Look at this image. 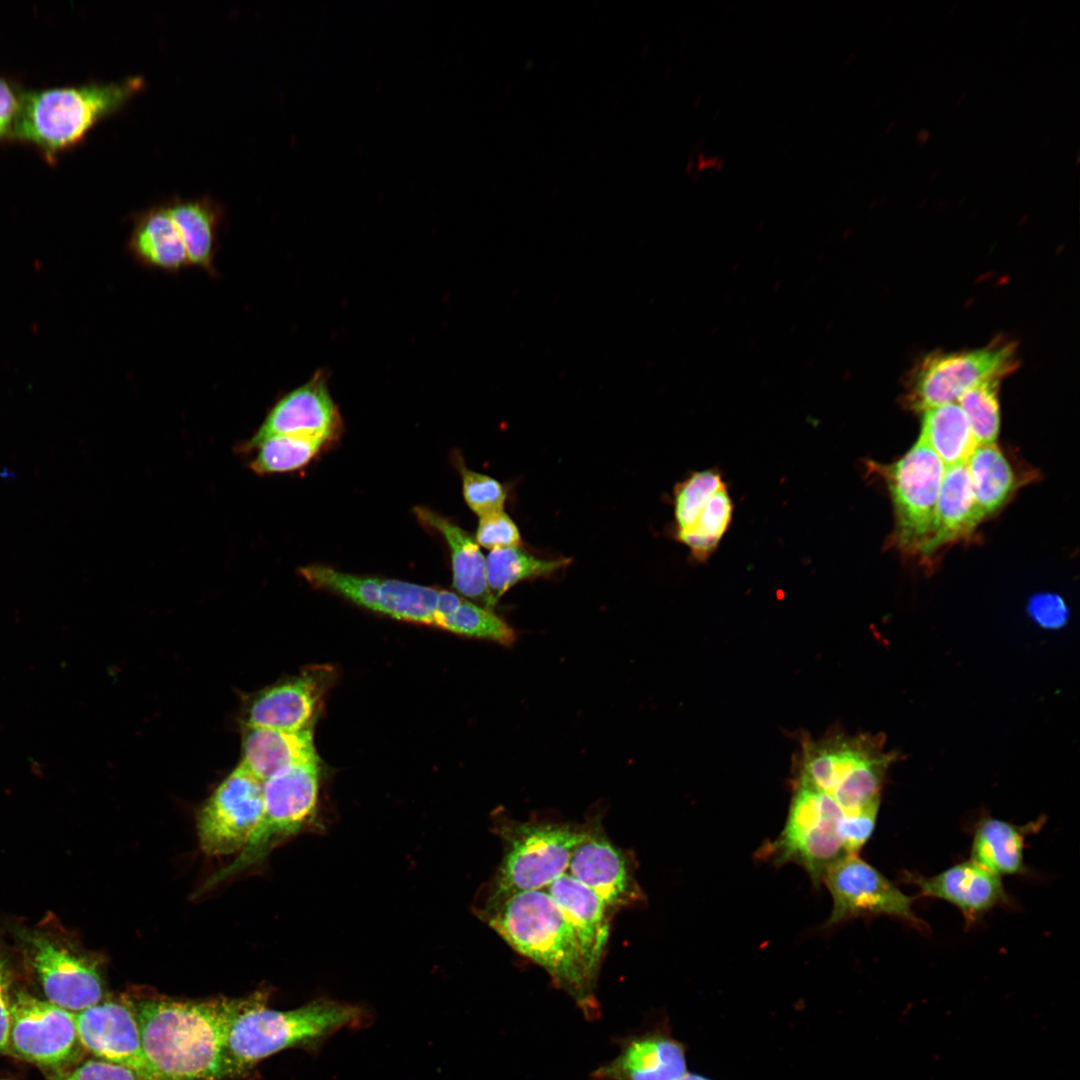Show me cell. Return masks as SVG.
<instances>
[{"mask_svg":"<svg viewBox=\"0 0 1080 1080\" xmlns=\"http://www.w3.org/2000/svg\"><path fill=\"white\" fill-rule=\"evenodd\" d=\"M259 994L205 1001L145 998L130 1003L145 1056L160 1080L234 1077L228 1036L238 1014Z\"/></svg>","mask_w":1080,"mask_h":1080,"instance_id":"cell-1","label":"cell"},{"mask_svg":"<svg viewBox=\"0 0 1080 1080\" xmlns=\"http://www.w3.org/2000/svg\"><path fill=\"white\" fill-rule=\"evenodd\" d=\"M481 914L512 949L542 967L586 1018L598 1017V976L589 968L571 924L549 893L544 889L518 893L485 904Z\"/></svg>","mask_w":1080,"mask_h":1080,"instance_id":"cell-2","label":"cell"},{"mask_svg":"<svg viewBox=\"0 0 1080 1080\" xmlns=\"http://www.w3.org/2000/svg\"><path fill=\"white\" fill-rule=\"evenodd\" d=\"M143 86L142 77L132 76L106 83L20 91L12 139L33 144L53 161Z\"/></svg>","mask_w":1080,"mask_h":1080,"instance_id":"cell-3","label":"cell"},{"mask_svg":"<svg viewBox=\"0 0 1080 1080\" xmlns=\"http://www.w3.org/2000/svg\"><path fill=\"white\" fill-rule=\"evenodd\" d=\"M263 995L235 1018L228 1036V1057L234 1075L277 1052L316 1047L343 1028L360 1027L368 1019L360 1006L315 1000L292 1010L269 1009Z\"/></svg>","mask_w":1080,"mask_h":1080,"instance_id":"cell-4","label":"cell"},{"mask_svg":"<svg viewBox=\"0 0 1080 1080\" xmlns=\"http://www.w3.org/2000/svg\"><path fill=\"white\" fill-rule=\"evenodd\" d=\"M498 833L504 853L486 904L545 889L566 873L571 854L583 836L584 825L502 817Z\"/></svg>","mask_w":1080,"mask_h":1080,"instance_id":"cell-5","label":"cell"},{"mask_svg":"<svg viewBox=\"0 0 1080 1080\" xmlns=\"http://www.w3.org/2000/svg\"><path fill=\"white\" fill-rule=\"evenodd\" d=\"M320 779L317 757L294 764L263 783L264 805L247 844L206 883L211 887L261 863L280 842L301 831L316 815Z\"/></svg>","mask_w":1080,"mask_h":1080,"instance_id":"cell-6","label":"cell"},{"mask_svg":"<svg viewBox=\"0 0 1080 1080\" xmlns=\"http://www.w3.org/2000/svg\"><path fill=\"white\" fill-rule=\"evenodd\" d=\"M869 473L885 482L894 512L889 543L905 556L921 555L934 527L945 465L922 440L888 465L868 460Z\"/></svg>","mask_w":1080,"mask_h":1080,"instance_id":"cell-7","label":"cell"},{"mask_svg":"<svg viewBox=\"0 0 1080 1080\" xmlns=\"http://www.w3.org/2000/svg\"><path fill=\"white\" fill-rule=\"evenodd\" d=\"M846 813L827 794L793 785L785 826L773 842L762 848L761 856L778 865H800L819 886L827 869L848 855L840 834Z\"/></svg>","mask_w":1080,"mask_h":1080,"instance_id":"cell-8","label":"cell"},{"mask_svg":"<svg viewBox=\"0 0 1080 1080\" xmlns=\"http://www.w3.org/2000/svg\"><path fill=\"white\" fill-rule=\"evenodd\" d=\"M1017 364L1016 344L1002 339L972 350L929 353L908 377L904 403L921 413L956 402L982 382L1002 380L1015 371Z\"/></svg>","mask_w":1080,"mask_h":1080,"instance_id":"cell-9","label":"cell"},{"mask_svg":"<svg viewBox=\"0 0 1080 1080\" xmlns=\"http://www.w3.org/2000/svg\"><path fill=\"white\" fill-rule=\"evenodd\" d=\"M734 509L720 470L692 471L673 490V538L688 548L696 563L704 564L727 534Z\"/></svg>","mask_w":1080,"mask_h":1080,"instance_id":"cell-10","label":"cell"},{"mask_svg":"<svg viewBox=\"0 0 1080 1080\" xmlns=\"http://www.w3.org/2000/svg\"><path fill=\"white\" fill-rule=\"evenodd\" d=\"M263 805V782L239 764L199 810L201 850L208 856L239 853L259 823Z\"/></svg>","mask_w":1080,"mask_h":1080,"instance_id":"cell-11","label":"cell"},{"mask_svg":"<svg viewBox=\"0 0 1080 1080\" xmlns=\"http://www.w3.org/2000/svg\"><path fill=\"white\" fill-rule=\"evenodd\" d=\"M822 883L833 901L828 926L852 918L879 915L899 917L913 925L922 924L911 908L914 899L858 854L847 855L832 864Z\"/></svg>","mask_w":1080,"mask_h":1080,"instance_id":"cell-12","label":"cell"},{"mask_svg":"<svg viewBox=\"0 0 1080 1080\" xmlns=\"http://www.w3.org/2000/svg\"><path fill=\"white\" fill-rule=\"evenodd\" d=\"M80 1045L74 1012L25 992L12 999L7 1052L56 1068L72 1061Z\"/></svg>","mask_w":1080,"mask_h":1080,"instance_id":"cell-13","label":"cell"},{"mask_svg":"<svg viewBox=\"0 0 1080 1080\" xmlns=\"http://www.w3.org/2000/svg\"><path fill=\"white\" fill-rule=\"evenodd\" d=\"M22 939L49 1002L76 1013L102 1001L101 977L86 958L39 932L24 934Z\"/></svg>","mask_w":1080,"mask_h":1080,"instance_id":"cell-14","label":"cell"},{"mask_svg":"<svg viewBox=\"0 0 1080 1080\" xmlns=\"http://www.w3.org/2000/svg\"><path fill=\"white\" fill-rule=\"evenodd\" d=\"M600 824L599 816L584 824L566 874L593 890L613 911L638 904L643 894L630 856L609 840Z\"/></svg>","mask_w":1080,"mask_h":1080,"instance_id":"cell-15","label":"cell"},{"mask_svg":"<svg viewBox=\"0 0 1080 1080\" xmlns=\"http://www.w3.org/2000/svg\"><path fill=\"white\" fill-rule=\"evenodd\" d=\"M81 1046L98 1059L127 1066L146 1080H160L143 1051L130 1000L100 1002L75 1013Z\"/></svg>","mask_w":1080,"mask_h":1080,"instance_id":"cell-16","label":"cell"},{"mask_svg":"<svg viewBox=\"0 0 1080 1080\" xmlns=\"http://www.w3.org/2000/svg\"><path fill=\"white\" fill-rule=\"evenodd\" d=\"M332 675L333 671L327 666L310 667L291 679L259 691L245 705L243 725L286 731L312 728Z\"/></svg>","mask_w":1080,"mask_h":1080,"instance_id":"cell-17","label":"cell"},{"mask_svg":"<svg viewBox=\"0 0 1080 1080\" xmlns=\"http://www.w3.org/2000/svg\"><path fill=\"white\" fill-rule=\"evenodd\" d=\"M341 417L327 384L318 370L305 384L282 396L271 408L256 433L242 449L248 451L261 440L276 435L328 436L335 439Z\"/></svg>","mask_w":1080,"mask_h":1080,"instance_id":"cell-18","label":"cell"},{"mask_svg":"<svg viewBox=\"0 0 1080 1080\" xmlns=\"http://www.w3.org/2000/svg\"><path fill=\"white\" fill-rule=\"evenodd\" d=\"M883 750L879 736L830 734L805 737L796 759L792 784L832 797L853 771Z\"/></svg>","mask_w":1080,"mask_h":1080,"instance_id":"cell-19","label":"cell"},{"mask_svg":"<svg viewBox=\"0 0 1080 1080\" xmlns=\"http://www.w3.org/2000/svg\"><path fill=\"white\" fill-rule=\"evenodd\" d=\"M687 1072L684 1045L663 1030L631 1035L619 1053L591 1074L593 1080H676Z\"/></svg>","mask_w":1080,"mask_h":1080,"instance_id":"cell-20","label":"cell"},{"mask_svg":"<svg viewBox=\"0 0 1080 1080\" xmlns=\"http://www.w3.org/2000/svg\"><path fill=\"white\" fill-rule=\"evenodd\" d=\"M544 890L562 909L589 968L598 976L614 911L593 890L566 873Z\"/></svg>","mask_w":1080,"mask_h":1080,"instance_id":"cell-21","label":"cell"},{"mask_svg":"<svg viewBox=\"0 0 1080 1080\" xmlns=\"http://www.w3.org/2000/svg\"><path fill=\"white\" fill-rule=\"evenodd\" d=\"M909 880L918 886L921 895L955 905L969 920L1006 899L1000 876L973 861L956 864L928 878L910 875Z\"/></svg>","mask_w":1080,"mask_h":1080,"instance_id":"cell-22","label":"cell"},{"mask_svg":"<svg viewBox=\"0 0 1080 1080\" xmlns=\"http://www.w3.org/2000/svg\"><path fill=\"white\" fill-rule=\"evenodd\" d=\"M982 521L966 463L946 466L933 532L920 556L928 559L945 547L968 540Z\"/></svg>","mask_w":1080,"mask_h":1080,"instance_id":"cell-23","label":"cell"},{"mask_svg":"<svg viewBox=\"0 0 1080 1080\" xmlns=\"http://www.w3.org/2000/svg\"><path fill=\"white\" fill-rule=\"evenodd\" d=\"M315 757L312 728L286 731L243 726L240 765L263 783L276 773Z\"/></svg>","mask_w":1080,"mask_h":1080,"instance_id":"cell-24","label":"cell"},{"mask_svg":"<svg viewBox=\"0 0 1080 1080\" xmlns=\"http://www.w3.org/2000/svg\"><path fill=\"white\" fill-rule=\"evenodd\" d=\"M418 520L442 534L451 555L453 586L466 599L494 610L486 579V558L475 538L450 519L425 507H416Z\"/></svg>","mask_w":1080,"mask_h":1080,"instance_id":"cell-25","label":"cell"},{"mask_svg":"<svg viewBox=\"0 0 1080 1080\" xmlns=\"http://www.w3.org/2000/svg\"><path fill=\"white\" fill-rule=\"evenodd\" d=\"M128 249L144 266L165 271L189 266L184 243L167 205L149 208L135 217Z\"/></svg>","mask_w":1080,"mask_h":1080,"instance_id":"cell-26","label":"cell"},{"mask_svg":"<svg viewBox=\"0 0 1080 1080\" xmlns=\"http://www.w3.org/2000/svg\"><path fill=\"white\" fill-rule=\"evenodd\" d=\"M966 466L979 513L985 518L998 512L1030 477L1016 471L996 443L978 445Z\"/></svg>","mask_w":1080,"mask_h":1080,"instance_id":"cell-27","label":"cell"},{"mask_svg":"<svg viewBox=\"0 0 1080 1080\" xmlns=\"http://www.w3.org/2000/svg\"><path fill=\"white\" fill-rule=\"evenodd\" d=\"M434 626L504 647H511L517 641L515 629L494 610L443 589L439 593Z\"/></svg>","mask_w":1080,"mask_h":1080,"instance_id":"cell-28","label":"cell"},{"mask_svg":"<svg viewBox=\"0 0 1080 1080\" xmlns=\"http://www.w3.org/2000/svg\"><path fill=\"white\" fill-rule=\"evenodd\" d=\"M167 207L181 235L189 265L211 272L220 208L208 198L173 200Z\"/></svg>","mask_w":1080,"mask_h":1080,"instance_id":"cell-29","label":"cell"},{"mask_svg":"<svg viewBox=\"0 0 1080 1080\" xmlns=\"http://www.w3.org/2000/svg\"><path fill=\"white\" fill-rule=\"evenodd\" d=\"M921 413L919 439L935 452L945 466L966 463L978 445L960 406L952 402Z\"/></svg>","mask_w":1080,"mask_h":1080,"instance_id":"cell-30","label":"cell"},{"mask_svg":"<svg viewBox=\"0 0 1080 1080\" xmlns=\"http://www.w3.org/2000/svg\"><path fill=\"white\" fill-rule=\"evenodd\" d=\"M1024 828L1009 822L983 818L976 827L971 861L1001 876L1024 871Z\"/></svg>","mask_w":1080,"mask_h":1080,"instance_id":"cell-31","label":"cell"},{"mask_svg":"<svg viewBox=\"0 0 1080 1080\" xmlns=\"http://www.w3.org/2000/svg\"><path fill=\"white\" fill-rule=\"evenodd\" d=\"M570 563L568 558H538L520 546L495 549L486 557L487 586L497 603L516 584L552 576Z\"/></svg>","mask_w":1080,"mask_h":1080,"instance_id":"cell-32","label":"cell"},{"mask_svg":"<svg viewBox=\"0 0 1080 1080\" xmlns=\"http://www.w3.org/2000/svg\"><path fill=\"white\" fill-rule=\"evenodd\" d=\"M440 589L376 577L372 611L434 626Z\"/></svg>","mask_w":1080,"mask_h":1080,"instance_id":"cell-33","label":"cell"},{"mask_svg":"<svg viewBox=\"0 0 1080 1080\" xmlns=\"http://www.w3.org/2000/svg\"><path fill=\"white\" fill-rule=\"evenodd\" d=\"M332 440L334 439L328 436H271L248 450L255 451L249 467L253 472L262 475L290 472L306 465Z\"/></svg>","mask_w":1080,"mask_h":1080,"instance_id":"cell-34","label":"cell"},{"mask_svg":"<svg viewBox=\"0 0 1080 1080\" xmlns=\"http://www.w3.org/2000/svg\"><path fill=\"white\" fill-rule=\"evenodd\" d=\"M1001 381L992 379L982 382L964 392L956 401L968 420L977 445L996 443L998 438Z\"/></svg>","mask_w":1080,"mask_h":1080,"instance_id":"cell-35","label":"cell"},{"mask_svg":"<svg viewBox=\"0 0 1080 1080\" xmlns=\"http://www.w3.org/2000/svg\"><path fill=\"white\" fill-rule=\"evenodd\" d=\"M463 496L469 508L479 517L503 511L507 493L496 479L460 466Z\"/></svg>","mask_w":1080,"mask_h":1080,"instance_id":"cell-36","label":"cell"},{"mask_svg":"<svg viewBox=\"0 0 1080 1080\" xmlns=\"http://www.w3.org/2000/svg\"><path fill=\"white\" fill-rule=\"evenodd\" d=\"M475 540L489 550L521 545V535L515 522L504 511L479 517Z\"/></svg>","mask_w":1080,"mask_h":1080,"instance_id":"cell-37","label":"cell"},{"mask_svg":"<svg viewBox=\"0 0 1080 1080\" xmlns=\"http://www.w3.org/2000/svg\"><path fill=\"white\" fill-rule=\"evenodd\" d=\"M880 803L862 810L846 813L840 825V834L848 855L858 854L871 837L876 825Z\"/></svg>","mask_w":1080,"mask_h":1080,"instance_id":"cell-38","label":"cell"},{"mask_svg":"<svg viewBox=\"0 0 1080 1080\" xmlns=\"http://www.w3.org/2000/svg\"><path fill=\"white\" fill-rule=\"evenodd\" d=\"M1027 611L1036 624L1049 630L1065 626L1070 614L1065 601L1054 593L1033 595L1028 602Z\"/></svg>","mask_w":1080,"mask_h":1080,"instance_id":"cell-39","label":"cell"},{"mask_svg":"<svg viewBox=\"0 0 1080 1080\" xmlns=\"http://www.w3.org/2000/svg\"><path fill=\"white\" fill-rule=\"evenodd\" d=\"M59 1080H146L133 1069L101 1059H89Z\"/></svg>","mask_w":1080,"mask_h":1080,"instance_id":"cell-40","label":"cell"},{"mask_svg":"<svg viewBox=\"0 0 1080 1080\" xmlns=\"http://www.w3.org/2000/svg\"><path fill=\"white\" fill-rule=\"evenodd\" d=\"M20 106V91L0 76V140L12 138Z\"/></svg>","mask_w":1080,"mask_h":1080,"instance_id":"cell-41","label":"cell"},{"mask_svg":"<svg viewBox=\"0 0 1080 1080\" xmlns=\"http://www.w3.org/2000/svg\"><path fill=\"white\" fill-rule=\"evenodd\" d=\"M5 963L0 956V1053L7 1052L11 1023V1003Z\"/></svg>","mask_w":1080,"mask_h":1080,"instance_id":"cell-42","label":"cell"},{"mask_svg":"<svg viewBox=\"0 0 1080 1080\" xmlns=\"http://www.w3.org/2000/svg\"><path fill=\"white\" fill-rule=\"evenodd\" d=\"M930 137H931V131L929 129H927V128L918 129L915 132L914 136H913V138L916 140V142L921 146L925 145L928 142V140L930 139Z\"/></svg>","mask_w":1080,"mask_h":1080,"instance_id":"cell-43","label":"cell"},{"mask_svg":"<svg viewBox=\"0 0 1080 1080\" xmlns=\"http://www.w3.org/2000/svg\"><path fill=\"white\" fill-rule=\"evenodd\" d=\"M676 1080H712V1079L707 1078V1077L702 1076V1075H699V1074L686 1072L684 1075H682L681 1077H679Z\"/></svg>","mask_w":1080,"mask_h":1080,"instance_id":"cell-44","label":"cell"},{"mask_svg":"<svg viewBox=\"0 0 1080 1080\" xmlns=\"http://www.w3.org/2000/svg\"><path fill=\"white\" fill-rule=\"evenodd\" d=\"M940 171H941V170H940V168H937V169H935V170H934V171H933V172L931 173V175H930V176L928 177V179H927V182H928V183H929V182H932V181H933V180H934V179H935V178L937 177V175H938V174L940 173Z\"/></svg>","mask_w":1080,"mask_h":1080,"instance_id":"cell-45","label":"cell"},{"mask_svg":"<svg viewBox=\"0 0 1080 1080\" xmlns=\"http://www.w3.org/2000/svg\"><path fill=\"white\" fill-rule=\"evenodd\" d=\"M966 97V92H962L955 101V105H959Z\"/></svg>","mask_w":1080,"mask_h":1080,"instance_id":"cell-46","label":"cell"},{"mask_svg":"<svg viewBox=\"0 0 1080 1080\" xmlns=\"http://www.w3.org/2000/svg\"><path fill=\"white\" fill-rule=\"evenodd\" d=\"M894 125H895L894 121H893V120H891V121L889 122V124H888V125L886 126V128H885V130H884V133H885V134L889 133V132L891 131V129H892V127H893Z\"/></svg>","mask_w":1080,"mask_h":1080,"instance_id":"cell-47","label":"cell"},{"mask_svg":"<svg viewBox=\"0 0 1080 1080\" xmlns=\"http://www.w3.org/2000/svg\"><path fill=\"white\" fill-rule=\"evenodd\" d=\"M957 6H958V2H955V3L953 4V6H951V7L949 8V10H948V14H951V13H953V12L955 11V9H956V7H957Z\"/></svg>","mask_w":1080,"mask_h":1080,"instance_id":"cell-48","label":"cell"},{"mask_svg":"<svg viewBox=\"0 0 1080 1080\" xmlns=\"http://www.w3.org/2000/svg\"><path fill=\"white\" fill-rule=\"evenodd\" d=\"M1049 142H1050V137H1046L1044 142L1042 143L1043 144L1042 147H1045L1047 145V143H1049Z\"/></svg>","mask_w":1080,"mask_h":1080,"instance_id":"cell-49","label":"cell"},{"mask_svg":"<svg viewBox=\"0 0 1080 1080\" xmlns=\"http://www.w3.org/2000/svg\"><path fill=\"white\" fill-rule=\"evenodd\" d=\"M854 55H855V53H854V52H852V53H851V54H850V55L848 56V58H847V60H846V63H849V62H850V60H851V59H852V58L854 57Z\"/></svg>","mask_w":1080,"mask_h":1080,"instance_id":"cell-50","label":"cell"},{"mask_svg":"<svg viewBox=\"0 0 1080 1080\" xmlns=\"http://www.w3.org/2000/svg\"><path fill=\"white\" fill-rule=\"evenodd\" d=\"M1079 162H1080V153L1078 152L1077 156H1076V161H1075L1076 165H1078Z\"/></svg>","mask_w":1080,"mask_h":1080,"instance_id":"cell-51","label":"cell"}]
</instances>
